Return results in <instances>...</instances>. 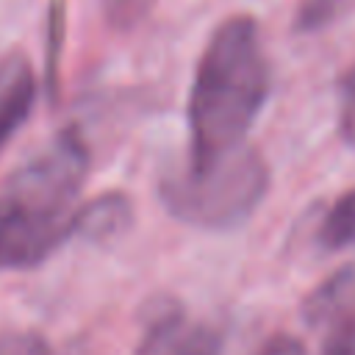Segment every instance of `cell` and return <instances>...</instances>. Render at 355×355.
Instances as JSON below:
<instances>
[{
	"label": "cell",
	"instance_id": "obj_13",
	"mask_svg": "<svg viewBox=\"0 0 355 355\" xmlns=\"http://www.w3.org/2000/svg\"><path fill=\"white\" fill-rule=\"evenodd\" d=\"M261 355H305V347L294 336H275Z\"/></svg>",
	"mask_w": 355,
	"mask_h": 355
},
{
	"label": "cell",
	"instance_id": "obj_2",
	"mask_svg": "<svg viewBox=\"0 0 355 355\" xmlns=\"http://www.w3.org/2000/svg\"><path fill=\"white\" fill-rule=\"evenodd\" d=\"M266 186L269 169L263 158L244 147L211 169H175L164 175L158 194L175 219L205 230H230L258 208Z\"/></svg>",
	"mask_w": 355,
	"mask_h": 355
},
{
	"label": "cell",
	"instance_id": "obj_9",
	"mask_svg": "<svg viewBox=\"0 0 355 355\" xmlns=\"http://www.w3.org/2000/svg\"><path fill=\"white\" fill-rule=\"evenodd\" d=\"M158 0H100V8L105 14V19L119 28V31H128L133 25H139L155 6Z\"/></svg>",
	"mask_w": 355,
	"mask_h": 355
},
{
	"label": "cell",
	"instance_id": "obj_10",
	"mask_svg": "<svg viewBox=\"0 0 355 355\" xmlns=\"http://www.w3.org/2000/svg\"><path fill=\"white\" fill-rule=\"evenodd\" d=\"M344 8H347V0H302L297 6V28L319 31V28L330 25Z\"/></svg>",
	"mask_w": 355,
	"mask_h": 355
},
{
	"label": "cell",
	"instance_id": "obj_6",
	"mask_svg": "<svg viewBox=\"0 0 355 355\" xmlns=\"http://www.w3.org/2000/svg\"><path fill=\"white\" fill-rule=\"evenodd\" d=\"M36 100V75L22 53L0 58V150L22 128Z\"/></svg>",
	"mask_w": 355,
	"mask_h": 355
},
{
	"label": "cell",
	"instance_id": "obj_11",
	"mask_svg": "<svg viewBox=\"0 0 355 355\" xmlns=\"http://www.w3.org/2000/svg\"><path fill=\"white\" fill-rule=\"evenodd\" d=\"M338 133L355 147V64L338 80Z\"/></svg>",
	"mask_w": 355,
	"mask_h": 355
},
{
	"label": "cell",
	"instance_id": "obj_5",
	"mask_svg": "<svg viewBox=\"0 0 355 355\" xmlns=\"http://www.w3.org/2000/svg\"><path fill=\"white\" fill-rule=\"evenodd\" d=\"M136 355H219V333L189 324L178 305H166L153 313Z\"/></svg>",
	"mask_w": 355,
	"mask_h": 355
},
{
	"label": "cell",
	"instance_id": "obj_1",
	"mask_svg": "<svg viewBox=\"0 0 355 355\" xmlns=\"http://www.w3.org/2000/svg\"><path fill=\"white\" fill-rule=\"evenodd\" d=\"M269 94V64L258 22L233 14L211 33L189 92V164L202 172L247 147Z\"/></svg>",
	"mask_w": 355,
	"mask_h": 355
},
{
	"label": "cell",
	"instance_id": "obj_4",
	"mask_svg": "<svg viewBox=\"0 0 355 355\" xmlns=\"http://www.w3.org/2000/svg\"><path fill=\"white\" fill-rule=\"evenodd\" d=\"M302 316L313 327H327L322 355H355V269L327 277L305 300Z\"/></svg>",
	"mask_w": 355,
	"mask_h": 355
},
{
	"label": "cell",
	"instance_id": "obj_7",
	"mask_svg": "<svg viewBox=\"0 0 355 355\" xmlns=\"http://www.w3.org/2000/svg\"><path fill=\"white\" fill-rule=\"evenodd\" d=\"M128 216H130V208L122 194H103L92 205L75 211V233H83L92 239L114 236L119 227L128 225Z\"/></svg>",
	"mask_w": 355,
	"mask_h": 355
},
{
	"label": "cell",
	"instance_id": "obj_12",
	"mask_svg": "<svg viewBox=\"0 0 355 355\" xmlns=\"http://www.w3.org/2000/svg\"><path fill=\"white\" fill-rule=\"evenodd\" d=\"M0 355H47V344L36 336H11L0 341Z\"/></svg>",
	"mask_w": 355,
	"mask_h": 355
},
{
	"label": "cell",
	"instance_id": "obj_8",
	"mask_svg": "<svg viewBox=\"0 0 355 355\" xmlns=\"http://www.w3.org/2000/svg\"><path fill=\"white\" fill-rule=\"evenodd\" d=\"M319 241L327 250H341L355 244V189L344 191L324 214L319 225Z\"/></svg>",
	"mask_w": 355,
	"mask_h": 355
},
{
	"label": "cell",
	"instance_id": "obj_3",
	"mask_svg": "<svg viewBox=\"0 0 355 355\" xmlns=\"http://www.w3.org/2000/svg\"><path fill=\"white\" fill-rule=\"evenodd\" d=\"M78 205L19 183L0 194V269H31L75 233Z\"/></svg>",
	"mask_w": 355,
	"mask_h": 355
}]
</instances>
